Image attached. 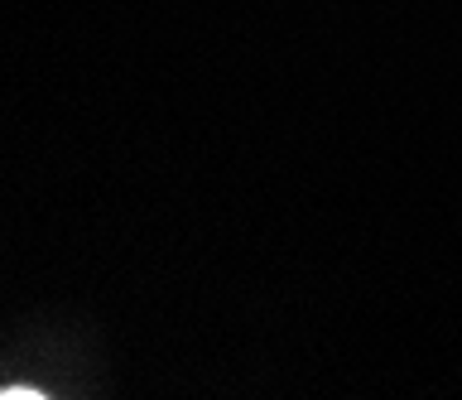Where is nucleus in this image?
Listing matches in <instances>:
<instances>
[{
  "instance_id": "f257e3e1",
  "label": "nucleus",
  "mask_w": 462,
  "mask_h": 400,
  "mask_svg": "<svg viewBox=\"0 0 462 400\" xmlns=\"http://www.w3.org/2000/svg\"><path fill=\"white\" fill-rule=\"evenodd\" d=\"M24 395H39V391H29V386H10V391H0V400H24Z\"/></svg>"
}]
</instances>
